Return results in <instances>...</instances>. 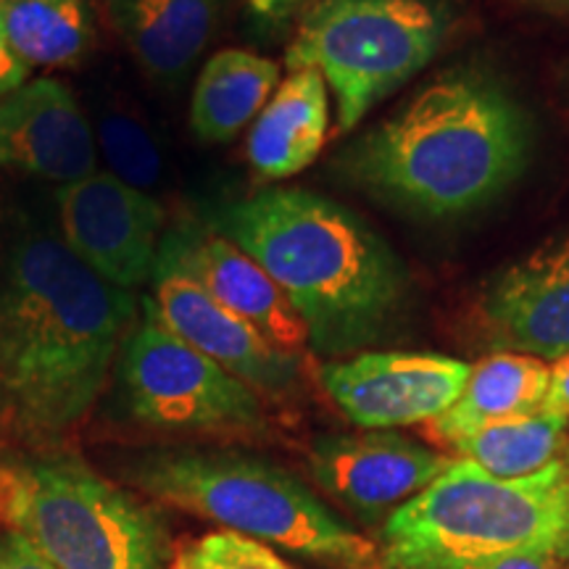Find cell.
Returning a JSON list of instances; mask_svg holds the SVG:
<instances>
[{
    "label": "cell",
    "instance_id": "5bb4252c",
    "mask_svg": "<svg viewBox=\"0 0 569 569\" xmlns=\"http://www.w3.org/2000/svg\"><path fill=\"white\" fill-rule=\"evenodd\" d=\"M96 134L67 84L32 80L0 98V169L69 184L96 167Z\"/></svg>",
    "mask_w": 569,
    "mask_h": 569
},
{
    "label": "cell",
    "instance_id": "7402d4cb",
    "mask_svg": "<svg viewBox=\"0 0 569 569\" xmlns=\"http://www.w3.org/2000/svg\"><path fill=\"white\" fill-rule=\"evenodd\" d=\"M169 569H293L280 553L232 530L206 532L182 543Z\"/></svg>",
    "mask_w": 569,
    "mask_h": 569
},
{
    "label": "cell",
    "instance_id": "7a4b0ae2",
    "mask_svg": "<svg viewBox=\"0 0 569 569\" xmlns=\"http://www.w3.org/2000/svg\"><path fill=\"white\" fill-rule=\"evenodd\" d=\"M525 106L482 71L425 84L340 156V172L377 201L419 219L486 209L528 169Z\"/></svg>",
    "mask_w": 569,
    "mask_h": 569
},
{
    "label": "cell",
    "instance_id": "52a82bcc",
    "mask_svg": "<svg viewBox=\"0 0 569 569\" xmlns=\"http://www.w3.org/2000/svg\"><path fill=\"white\" fill-rule=\"evenodd\" d=\"M448 32L438 0H311L284 53L288 71L315 69L351 132L382 98L436 59Z\"/></svg>",
    "mask_w": 569,
    "mask_h": 569
},
{
    "label": "cell",
    "instance_id": "3957f363",
    "mask_svg": "<svg viewBox=\"0 0 569 569\" xmlns=\"http://www.w3.org/2000/svg\"><path fill=\"white\" fill-rule=\"evenodd\" d=\"M213 232L243 248L293 303L322 356L380 343L409 306L407 267L356 213L301 188L224 206Z\"/></svg>",
    "mask_w": 569,
    "mask_h": 569
},
{
    "label": "cell",
    "instance_id": "d6986e66",
    "mask_svg": "<svg viewBox=\"0 0 569 569\" xmlns=\"http://www.w3.org/2000/svg\"><path fill=\"white\" fill-rule=\"evenodd\" d=\"M280 63L243 48H224L203 63L190 101V127L203 142H227L274 96Z\"/></svg>",
    "mask_w": 569,
    "mask_h": 569
},
{
    "label": "cell",
    "instance_id": "8fae6325",
    "mask_svg": "<svg viewBox=\"0 0 569 569\" xmlns=\"http://www.w3.org/2000/svg\"><path fill=\"white\" fill-rule=\"evenodd\" d=\"M146 301L177 338L209 356L256 393H284L298 382V353L269 343L161 251L153 269V296Z\"/></svg>",
    "mask_w": 569,
    "mask_h": 569
},
{
    "label": "cell",
    "instance_id": "ac0fdd59",
    "mask_svg": "<svg viewBox=\"0 0 569 569\" xmlns=\"http://www.w3.org/2000/svg\"><path fill=\"white\" fill-rule=\"evenodd\" d=\"M549 365L525 353L498 351L469 369L467 386L451 409L430 422V432L448 446L490 422L532 415L543 407Z\"/></svg>",
    "mask_w": 569,
    "mask_h": 569
},
{
    "label": "cell",
    "instance_id": "ba28073f",
    "mask_svg": "<svg viewBox=\"0 0 569 569\" xmlns=\"http://www.w3.org/2000/svg\"><path fill=\"white\" fill-rule=\"evenodd\" d=\"M119 351V390L127 415L169 432H253L264 407L251 386L177 338L148 306Z\"/></svg>",
    "mask_w": 569,
    "mask_h": 569
},
{
    "label": "cell",
    "instance_id": "277c9868",
    "mask_svg": "<svg viewBox=\"0 0 569 569\" xmlns=\"http://www.w3.org/2000/svg\"><path fill=\"white\" fill-rule=\"evenodd\" d=\"M122 475L156 501L327 569H388L380 543L361 536L293 472L243 451L151 448Z\"/></svg>",
    "mask_w": 569,
    "mask_h": 569
},
{
    "label": "cell",
    "instance_id": "8992f818",
    "mask_svg": "<svg viewBox=\"0 0 569 569\" xmlns=\"http://www.w3.org/2000/svg\"><path fill=\"white\" fill-rule=\"evenodd\" d=\"M0 515L56 569H163L153 509L67 457L0 469Z\"/></svg>",
    "mask_w": 569,
    "mask_h": 569
},
{
    "label": "cell",
    "instance_id": "6da1fadb",
    "mask_svg": "<svg viewBox=\"0 0 569 569\" xmlns=\"http://www.w3.org/2000/svg\"><path fill=\"white\" fill-rule=\"evenodd\" d=\"M134 319L130 290L61 234L19 224L0 240V422L59 438L92 409Z\"/></svg>",
    "mask_w": 569,
    "mask_h": 569
},
{
    "label": "cell",
    "instance_id": "cb8c5ba5",
    "mask_svg": "<svg viewBox=\"0 0 569 569\" xmlns=\"http://www.w3.org/2000/svg\"><path fill=\"white\" fill-rule=\"evenodd\" d=\"M0 569H56L17 530H0Z\"/></svg>",
    "mask_w": 569,
    "mask_h": 569
},
{
    "label": "cell",
    "instance_id": "5b68a950",
    "mask_svg": "<svg viewBox=\"0 0 569 569\" xmlns=\"http://www.w3.org/2000/svg\"><path fill=\"white\" fill-rule=\"evenodd\" d=\"M567 461L503 480L453 461L382 525L388 569H436L511 553L553 557L561 536Z\"/></svg>",
    "mask_w": 569,
    "mask_h": 569
},
{
    "label": "cell",
    "instance_id": "2e32d148",
    "mask_svg": "<svg viewBox=\"0 0 569 569\" xmlns=\"http://www.w3.org/2000/svg\"><path fill=\"white\" fill-rule=\"evenodd\" d=\"M230 0H106L111 27L148 74L177 82L222 24Z\"/></svg>",
    "mask_w": 569,
    "mask_h": 569
},
{
    "label": "cell",
    "instance_id": "f1b7e54d",
    "mask_svg": "<svg viewBox=\"0 0 569 569\" xmlns=\"http://www.w3.org/2000/svg\"><path fill=\"white\" fill-rule=\"evenodd\" d=\"M553 557L561 561H569V467H567V478H565V496H561V536L557 543V551Z\"/></svg>",
    "mask_w": 569,
    "mask_h": 569
},
{
    "label": "cell",
    "instance_id": "4fadbf2b",
    "mask_svg": "<svg viewBox=\"0 0 569 569\" xmlns=\"http://www.w3.org/2000/svg\"><path fill=\"white\" fill-rule=\"evenodd\" d=\"M496 348L536 359L569 353V232L546 240L488 282L478 303Z\"/></svg>",
    "mask_w": 569,
    "mask_h": 569
},
{
    "label": "cell",
    "instance_id": "603a6c76",
    "mask_svg": "<svg viewBox=\"0 0 569 569\" xmlns=\"http://www.w3.org/2000/svg\"><path fill=\"white\" fill-rule=\"evenodd\" d=\"M103 153L109 159V172L132 188L146 190L159 180V153L153 140L140 124L127 117H111L101 124Z\"/></svg>",
    "mask_w": 569,
    "mask_h": 569
},
{
    "label": "cell",
    "instance_id": "484cf974",
    "mask_svg": "<svg viewBox=\"0 0 569 569\" xmlns=\"http://www.w3.org/2000/svg\"><path fill=\"white\" fill-rule=\"evenodd\" d=\"M30 63L13 51V46L6 38L3 27H0V98L9 96V92L19 90L21 84L30 77Z\"/></svg>",
    "mask_w": 569,
    "mask_h": 569
},
{
    "label": "cell",
    "instance_id": "9c48e42d",
    "mask_svg": "<svg viewBox=\"0 0 569 569\" xmlns=\"http://www.w3.org/2000/svg\"><path fill=\"white\" fill-rule=\"evenodd\" d=\"M61 238L106 282L132 290L151 280L163 211L146 190L111 172H92L56 193Z\"/></svg>",
    "mask_w": 569,
    "mask_h": 569
},
{
    "label": "cell",
    "instance_id": "d4e9b609",
    "mask_svg": "<svg viewBox=\"0 0 569 569\" xmlns=\"http://www.w3.org/2000/svg\"><path fill=\"white\" fill-rule=\"evenodd\" d=\"M543 411L569 419V353L549 367V388H546Z\"/></svg>",
    "mask_w": 569,
    "mask_h": 569
},
{
    "label": "cell",
    "instance_id": "4316f807",
    "mask_svg": "<svg viewBox=\"0 0 569 569\" xmlns=\"http://www.w3.org/2000/svg\"><path fill=\"white\" fill-rule=\"evenodd\" d=\"M436 569H559L553 557H536V553H511V557H488L475 561H459Z\"/></svg>",
    "mask_w": 569,
    "mask_h": 569
},
{
    "label": "cell",
    "instance_id": "7c38bea8",
    "mask_svg": "<svg viewBox=\"0 0 569 569\" xmlns=\"http://www.w3.org/2000/svg\"><path fill=\"white\" fill-rule=\"evenodd\" d=\"M448 465L443 453L390 430L322 436L309 451V472L317 486L369 525L422 493Z\"/></svg>",
    "mask_w": 569,
    "mask_h": 569
},
{
    "label": "cell",
    "instance_id": "30bf717a",
    "mask_svg": "<svg viewBox=\"0 0 569 569\" xmlns=\"http://www.w3.org/2000/svg\"><path fill=\"white\" fill-rule=\"evenodd\" d=\"M469 365L440 353L367 351L327 361L319 380L327 396L365 430L432 422L457 403Z\"/></svg>",
    "mask_w": 569,
    "mask_h": 569
},
{
    "label": "cell",
    "instance_id": "ffe728a7",
    "mask_svg": "<svg viewBox=\"0 0 569 569\" xmlns=\"http://www.w3.org/2000/svg\"><path fill=\"white\" fill-rule=\"evenodd\" d=\"M0 27L30 67H71L96 34L84 0H0Z\"/></svg>",
    "mask_w": 569,
    "mask_h": 569
},
{
    "label": "cell",
    "instance_id": "44dd1931",
    "mask_svg": "<svg viewBox=\"0 0 569 569\" xmlns=\"http://www.w3.org/2000/svg\"><path fill=\"white\" fill-rule=\"evenodd\" d=\"M569 419L538 409L532 415L490 422L469 436L453 440L451 448L488 475L503 480L528 478L557 461Z\"/></svg>",
    "mask_w": 569,
    "mask_h": 569
},
{
    "label": "cell",
    "instance_id": "83f0119b",
    "mask_svg": "<svg viewBox=\"0 0 569 569\" xmlns=\"http://www.w3.org/2000/svg\"><path fill=\"white\" fill-rule=\"evenodd\" d=\"M311 0H248V11L253 19L264 21V24H284L293 19L298 11H303Z\"/></svg>",
    "mask_w": 569,
    "mask_h": 569
},
{
    "label": "cell",
    "instance_id": "9a60e30c",
    "mask_svg": "<svg viewBox=\"0 0 569 569\" xmlns=\"http://www.w3.org/2000/svg\"><path fill=\"white\" fill-rule=\"evenodd\" d=\"M161 253L196 277L209 296L253 327L280 351L298 353L309 343L303 319L277 282L243 248L219 232H172L161 240Z\"/></svg>",
    "mask_w": 569,
    "mask_h": 569
},
{
    "label": "cell",
    "instance_id": "e0dca14e",
    "mask_svg": "<svg viewBox=\"0 0 569 569\" xmlns=\"http://www.w3.org/2000/svg\"><path fill=\"white\" fill-rule=\"evenodd\" d=\"M330 132V90L315 69L290 71L248 134L246 153L267 180L303 172L322 151Z\"/></svg>",
    "mask_w": 569,
    "mask_h": 569
}]
</instances>
